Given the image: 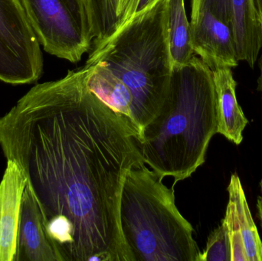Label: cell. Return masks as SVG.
<instances>
[{
    "mask_svg": "<svg viewBox=\"0 0 262 261\" xmlns=\"http://www.w3.org/2000/svg\"><path fill=\"white\" fill-rule=\"evenodd\" d=\"M217 127L213 70L195 55L172 67L164 101L137 146L144 163L163 179L173 178L175 185L205 163Z\"/></svg>",
    "mask_w": 262,
    "mask_h": 261,
    "instance_id": "obj_3",
    "label": "cell"
},
{
    "mask_svg": "<svg viewBox=\"0 0 262 261\" xmlns=\"http://www.w3.org/2000/svg\"><path fill=\"white\" fill-rule=\"evenodd\" d=\"M96 27L92 49L104 44L119 31L128 0H89Z\"/></svg>",
    "mask_w": 262,
    "mask_h": 261,
    "instance_id": "obj_14",
    "label": "cell"
},
{
    "mask_svg": "<svg viewBox=\"0 0 262 261\" xmlns=\"http://www.w3.org/2000/svg\"><path fill=\"white\" fill-rule=\"evenodd\" d=\"M159 1H160V0H140L138 3V6H137V10H136L134 18L139 16V15H141V14L144 13L145 12L149 10L151 8L154 7ZM134 18H133V19H134ZM132 20H131V21H132Z\"/></svg>",
    "mask_w": 262,
    "mask_h": 261,
    "instance_id": "obj_16",
    "label": "cell"
},
{
    "mask_svg": "<svg viewBox=\"0 0 262 261\" xmlns=\"http://www.w3.org/2000/svg\"><path fill=\"white\" fill-rule=\"evenodd\" d=\"M27 178L19 165L7 160L0 182V261H16L20 214Z\"/></svg>",
    "mask_w": 262,
    "mask_h": 261,
    "instance_id": "obj_9",
    "label": "cell"
},
{
    "mask_svg": "<svg viewBox=\"0 0 262 261\" xmlns=\"http://www.w3.org/2000/svg\"><path fill=\"white\" fill-rule=\"evenodd\" d=\"M213 77L217 97V133L235 145H240L249 121L237 100V83L232 69L214 70Z\"/></svg>",
    "mask_w": 262,
    "mask_h": 261,
    "instance_id": "obj_12",
    "label": "cell"
},
{
    "mask_svg": "<svg viewBox=\"0 0 262 261\" xmlns=\"http://www.w3.org/2000/svg\"><path fill=\"white\" fill-rule=\"evenodd\" d=\"M59 261L46 234L44 218L29 185L23 195L16 261Z\"/></svg>",
    "mask_w": 262,
    "mask_h": 261,
    "instance_id": "obj_10",
    "label": "cell"
},
{
    "mask_svg": "<svg viewBox=\"0 0 262 261\" xmlns=\"http://www.w3.org/2000/svg\"><path fill=\"white\" fill-rule=\"evenodd\" d=\"M42 73L40 43L21 0H0V81L32 84Z\"/></svg>",
    "mask_w": 262,
    "mask_h": 261,
    "instance_id": "obj_6",
    "label": "cell"
},
{
    "mask_svg": "<svg viewBox=\"0 0 262 261\" xmlns=\"http://www.w3.org/2000/svg\"><path fill=\"white\" fill-rule=\"evenodd\" d=\"M238 61L254 67L262 49V24L255 0H224Z\"/></svg>",
    "mask_w": 262,
    "mask_h": 261,
    "instance_id": "obj_11",
    "label": "cell"
},
{
    "mask_svg": "<svg viewBox=\"0 0 262 261\" xmlns=\"http://www.w3.org/2000/svg\"><path fill=\"white\" fill-rule=\"evenodd\" d=\"M255 3H256L260 21H261L262 24V0H255Z\"/></svg>",
    "mask_w": 262,
    "mask_h": 261,
    "instance_id": "obj_19",
    "label": "cell"
},
{
    "mask_svg": "<svg viewBox=\"0 0 262 261\" xmlns=\"http://www.w3.org/2000/svg\"><path fill=\"white\" fill-rule=\"evenodd\" d=\"M224 219L229 229L232 261H262V242L238 175L231 176Z\"/></svg>",
    "mask_w": 262,
    "mask_h": 261,
    "instance_id": "obj_8",
    "label": "cell"
},
{
    "mask_svg": "<svg viewBox=\"0 0 262 261\" xmlns=\"http://www.w3.org/2000/svg\"><path fill=\"white\" fill-rule=\"evenodd\" d=\"M85 64L91 68L89 89L138 139L160 110L172 75L167 0H160L104 44L92 49Z\"/></svg>",
    "mask_w": 262,
    "mask_h": 261,
    "instance_id": "obj_2",
    "label": "cell"
},
{
    "mask_svg": "<svg viewBox=\"0 0 262 261\" xmlns=\"http://www.w3.org/2000/svg\"><path fill=\"white\" fill-rule=\"evenodd\" d=\"M260 191L261 195L258 197V202H257V208H258V218L261 222V226L262 228V179L259 183Z\"/></svg>",
    "mask_w": 262,
    "mask_h": 261,
    "instance_id": "obj_17",
    "label": "cell"
},
{
    "mask_svg": "<svg viewBox=\"0 0 262 261\" xmlns=\"http://www.w3.org/2000/svg\"><path fill=\"white\" fill-rule=\"evenodd\" d=\"M167 40L172 67L187 64L195 56L185 0H167Z\"/></svg>",
    "mask_w": 262,
    "mask_h": 261,
    "instance_id": "obj_13",
    "label": "cell"
},
{
    "mask_svg": "<svg viewBox=\"0 0 262 261\" xmlns=\"http://www.w3.org/2000/svg\"><path fill=\"white\" fill-rule=\"evenodd\" d=\"M199 261H232L229 229L225 219L209 236L206 248L201 252Z\"/></svg>",
    "mask_w": 262,
    "mask_h": 261,
    "instance_id": "obj_15",
    "label": "cell"
},
{
    "mask_svg": "<svg viewBox=\"0 0 262 261\" xmlns=\"http://www.w3.org/2000/svg\"><path fill=\"white\" fill-rule=\"evenodd\" d=\"M146 164L133 167L121 190L119 222L127 261H199L192 225L176 205L173 188Z\"/></svg>",
    "mask_w": 262,
    "mask_h": 261,
    "instance_id": "obj_4",
    "label": "cell"
},
{
    "mask_svg": "<svg viewBox=\"0 0 262 261\" xmlns=\"http://www.w3.org/2000/svg\"><path fill=\"white\" fill-rule=\"evenodd\" d=\"M90 70L31 88L0 117V146L26 175L59 261H127L120 198L144 162L130 127L89 89Z\"/></svg>",
    "mask_w": 262,
    "mask_h": 261,
    "instance_id": "obj_1",
    "label": "cell"
},
{
    "mask_svg": "<svg viewBox=\"0 0 262 261\" xmlns=\"http://www.w3.org/2000/svg\"><path fill=\"white\" fill-rule=\"evenodd\" d=\"M259 67L261 73H260V77L258 81V90L262 92V54L259 61Z\"/></svg>",
    "mask_w": 262,
    "mask_h": 261,
    "instance_id": "obj_18",
    "label": "cell"
},
{
    "mask_svg": "<svg viewBox=\"0 0 262 261\" xmlns=\"http://www.w3.org/2000/svg\"><path fill=\"white\" fill-rule=\"evenodd\" d=\"M40 44L72 63L91 52L97 37L89 0H21Z\"/></svg>",
    "mask_w": 262,
    "mask_h": 261,
    "instance_id": "obj_5",
    "label": "cell"
},
{
    "mask_svg": "<svg viewBox=\"0 0 262 261\" xmlns=\"http://www.w3.org/2000/svg\"><path fill=\"white\" fill-rule=\"evenodd\" d=\"M192 46L212 70L238 66V55L224 0H192Z\"/></svg>",
    "mask_w": 262,
    "mask_h": 261,
    "instance_id": "obj_7",
    "label": "cell"
}]
</instances>
